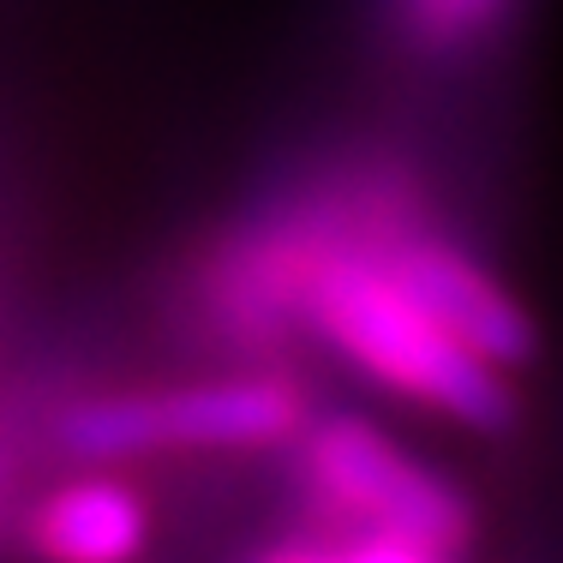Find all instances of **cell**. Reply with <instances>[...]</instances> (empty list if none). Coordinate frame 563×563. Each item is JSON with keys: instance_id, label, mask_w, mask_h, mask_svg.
Returning <instances> with one entry per match:
<instances>
[{"instance_id": "cell-1", "label": "cell", "mask_w": 563, "mask_h": 563, "mask_svg": "<svg viewBox=\"0 0 563 563\" xmlns=\"http://www.w3.org/2000/svg\"><path fill=\"white\" fill-rule=\"evenodd\" d=\"M306 318L318 324V336L342 347L366 378L390 384L396 396L432 401L450 420H467L479 432H498L509 420V384L504 366H492L486 354H474L467 342H455L438 318H426L390 276L378 271V258H336L306 282Z\"/></svg>"}, {"instance_id": "cell-2", "label": "cell", "mask_w": 563, "mask_h": 563, "mask_svg": "<svg viewBox=\"0 0 563 563\" xmlns=\"http://www.w3.org/2000/svg\"><path fill=\"white\" fill-rule=\"evenodd\" d=\"M306 479H312L318 516L354 521L347 540L330 545V558H360V563H420V558H450L467 545V516L462 492L401 455L384 432L366 420H324L306 444Z\"/></svg>"}, {"instance_id": "cell-3", "label": "cell", "mask_w": 563, "mask_h": 563, "mask_svg": "<svg viewBox=\"0 0 563 563\" xmlns=\"http://www.w3.org/2000/svg\"><path fill=\"white\" fill-rule=\"evenodd\" d=\"M300 420V396L282 378H228L163 396H109L73 408L60 444L85 462H126L151 450H252L276 444Z\"/></svg>"}, {"instance_id": "cell-4", "label": "cell", "mask_w": 563, "mask_h": 563, "mask_svg": "<svg viewBox=\"0 0 563 563\" xmlns=\"http://www.w3.org/2000/svg\"><path fill=\"white\" fill-rule=\"evenodd\" d=\"M378 271L420 306L426 318L450 330L455 342H467L474 354H486L492 366H521L533 354V324L516 300L479 271L474 258L438 246V240H396L378 258Z\"/></svg>"}, {"instance_id": "cell-5", "label": "cell", "mask_w": 563, "mask_h": 563, "mask_svg": "<svg viewBox=\"0 0 563 563\" xmlns=\"http://www.w3.org/2000/svg\"><path fill=\"white\" fill-rule=\"evenodd\" d=\"M43 552L73 558V563H114L144 545V504L114 479H78L48 498L43 521H36Z\"/></svg>"}, {"instance_id": "cell-6", "label": "cell", "mask_w": 563, "mask_h": 563, "mask_svg": "<svg viewBox=\"0 0 563 563\" xmlns=\"http://www.w3.org/2000/svg\"><path fill=\"white\" fill-rule=\"evenodd\" d=\"M492 7H498V0H420V19L432 24V31H467V24H479Z\"/></svg>"}]
</instances>
